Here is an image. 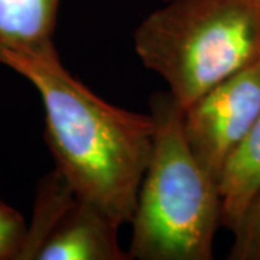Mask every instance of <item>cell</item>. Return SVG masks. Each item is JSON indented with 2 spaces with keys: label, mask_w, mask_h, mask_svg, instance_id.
Segmentation results:
<instances>
[{
  "label": "cell",
  "mask_w": 260,
  "mask_h": 260,
  "mask_svg": "<svg viewBox=\"0 0 260 260\" xmlns=\"http://www.w3.org/2000/svg\"><path fill=\"white\" fill-rule=\"evenodd\" d=\"M117 230L106 214L77 195L56 218L37 260H130Z\"/></svg>",
  "instance_id": "cell-5"
},
{
  "label": "cell",
  "mask_w": 260,
  "mask_h": 260,
  "mask_svg": "<svg viewBox=\"0 0 260 260\" xmlns=\"http://www.w3.org/2000/svg\"><path fill=\"white\" fill-rule=\"evenodd\" d=\"M2 65L35 87L44 106L45 142L75 192L119 227L132 223L153 148L152 114L100 99L70 74L58 52L10 55Z\"/></svg>",
  "instance_id": "cell-1"
},
{
  "label": "cell",
  "mask_w": 260,
  "mask_h": 260,
  "mask_svg": "<svg viewBox=\"0 0 260 260\" xmlns=\"http://www.w3.org/2000/svg\"><path fill=\"white\" fill-rule=\"evenodd\" d=\"M62 0H0V64L10 55H51Z\"/></svg>",
  "instance_id": "cell-6"
},
{
  "label": "cell",
  "mask_w": 260,
  "mask_h": 260,
  "mask_svg": "<svg viewBox=\"0 0 260 260\" xmlns=\"http://www.w3.org/2000/svg\"><path fill=\"white\" fill-rule=\"evenodd\" d=\"M133 47L185 109L260 59V0H169L140 22Z\"/></svg>",
  "instance_id": "cell-3"
},
{
  "label": "cell",
  "mask_w": 260,
  "mask_h": 260,
  "mask_svg": "<svg viewBox=\"0 0 260 260\" xmlns=\"http://www.w3.org/2000/svg\"><path fill=\"white\" fill-rule=\"evenodd\" d=\"M153 148L132 220L130 259L211 260L221 224L218 185L186 142L184 109L169 91L152 94Z\"/></svg>",
  "instance_id": "cell-2"
},
{
  "label": "cell",
  "mask_w": 260,
  "mask_h": 260,
  "mask_svg": "<svg viewBox=\"0 0 260 260\" xmlns=\"http://www.w3.org/2000/svg\"><path fill=\"white\" fill-rule=\"evenodd\" d=\"M217 185L221 224L232 232L260 189V117L227 159Z\"/></svg>",
  "instance_id": "cell-7"
},
{
  "label": "cell",
  "mask_w": 260,
  "mask_h": 260,
  "mask_svg": "<svg viewBox=\"0 0 260 260\" xmlns=\"http://www.w3.org/2000/svg\"><path fill=\"white\" fill-rule=\"evenodd\" d=\"M77 195L74 188L56 168L39 181L32 220L28 224L19 260H37L38 251L54 227L56 218Z\"/></svg>",
  "instance_id": "cell-8"
},
{
  "label": "cell",
  "mask_w": 260,
  "mask_h": 260,
  "mask_svg": "<svg viewBox=\"0 0 260 260\" xmlns=\"http://www.w3.org/2000/svg\"><path fill=\"white\" fill-rule=\"evenodd\" d=\"M26 230L25 217L0 198V260H19Z\"/></svg>",
  "instance_id": "cell-10"
},
{
  "label": "cell",
  "mask_w": 260,
  "mask_h": 260,
  "mask_svg": "<svg viewBox=\"0 0 260 260\" xmlns=\"http://www.w3.org/2000/svg\"><path fill=\"white\" fill-rule=\"evenodd\" d=\"M260 117V59L184 109L182 127L197 160L218 182L227 159Z\"/></svg>",
  "instance_id": "cell-4"
},
{
  "label": "cell",
  "mask_w": 260,
  "mask_h": 260,
  "mask_svg": "<svg viewBox=\"0 0 260 260\" xmlns=\"http://www.w3.org/2000/svg\"><path fill=\"white\" fill-rule=\"evenodd\" d=\"M233 244L227 259L260 260V189L232 230Z\"/></svg>",
  "instance_id": "cell-9"
}]
</instances>
